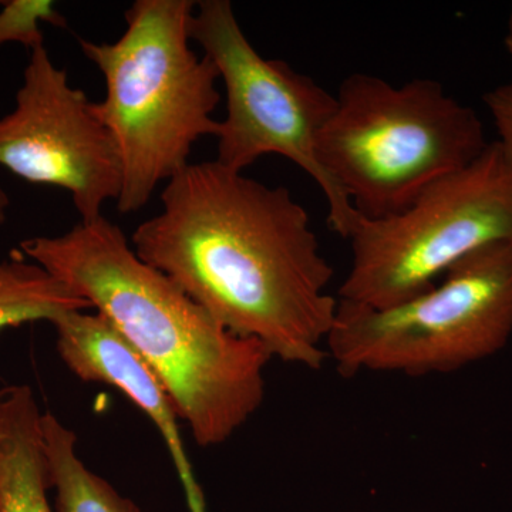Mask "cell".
<instances>
[{
  "mask_svg": "<svg viewBox=\"0 0 512 512\" xmlns=\"http://www.w3.org/2000/svg\"><path fill=\"white\" fill-rule=\"evenodd\" d=\"M10 205L9 195L0 187V225L5 224L6 217H8V210Z\"/></svg>",
  "mask_w": 512,
  "mask_h": 512,
  "instance_id": "cell-15",
  "label": "cell"
},
{
  "mask_svg": "<svg viewBox=\"0 0 512 512\" xmlns=\"http://www.w3.org/2000/svg\"><path fill=\"white\" fill-rule=\"evenodd\" d=\"M89 309V302L18 252L0 261V332L36 320L50 322L60 313Z\"/></svg>",
  "mask_w": 512,
  "mask_h": 512,
  "instance_id": "cell-12",
  "label": "cell"
},
{
  "mask_svg": "<svg viewBox=\"0 0 512 512\" xmlns=\"http://www.w3.org/2000/svg\"><path fill=\"white\" fill-rule=\"evenodd\" d=\"M511 338L512 242H500L409 301L370 308L339 299L325 348L342 376L420 377L458 372L497 355Z\"/></svg>",
  "mask_w": 512,
  "mask_h": 512,
  "instance_id": "cell-5",
  "label": "cell"
},
{
  "mask_svg": "<svg viewBox=\"0 0 512 512\" xmlns=\"http://www.w3.org/2000/svg\"><path fill=\"white\" fill-rule=\"evenodd\" d=\"M16 252L109 320L156 373L198 446L224 444L261 409L269 350L229 332L141 261L104 215L59 237L26 239Z\"/></svg>",
  "mask_w": 512,
  "mask_h": 512,
  "instance_id": "cell-2",
  "label": "cell"
},
{
  "mask_svg": "<svg viewBox=\"0 0 512 512\" xmlns=\"http://www.w3.org/2000/svg\"><path fill=\"white\" fill-rule=\"evenodd\" d=\"M0 5V46L19 43L32 52L45 45L43 23L67 28L66 18L49 0H9Z\"/></svg>",
  "mask_w": 512,
  "mask_h": 512,
  "instance_id": "cell-13",
  "label": "cell"
},
{
  "mask_svg": "<svg viewBox=\"0 0 512 512\" xmlns=\"http://www.w3.org/2000/svg\"><path fill=\"white\" fill-rule=\"evenodd\" d=\"M340 301L387 308L429 291L464 258L512 242V167L497 143L390 217H359Z\"/></svg>",
  "mask_w": 512,
  "mask_h": 512,
  "instance_id": "cell-6",
  "label": "cell"
},
{
  "mask_svg": "<svg viewBox=\"0 0 512 512\" xmlns=\"http://www.w3.org/2000/svg\"><path fill=\"white\" fill-rule=\"evenodd\" d=\"M190 37L214 64L227 94V114L217 133L218 163L244 173L259 158H288L322 190L330 228L348 239L360 215L319 157L320 134L335 110V96L284 60L259 55L229 0L197 2Z\"/></svg>",
  "mask_w": 512,
  "mask_h": 512,
  "instance_id": "cell-7",
  "label": "cell"
},
{
  "mask_svg": "<svg viewBox=\"0 0 512 512\" xmlns=\"http://www.w3.org/2000/svg\"><path fill=\"white\" fill-rule=\"evenodd\" d=\"M163 210L131 245L229 332L274 359L320 370L339 299L309 212L215 161L188 164L161 192Z\"/></svg>",
  "mask_w": 512,
  "mask_h": 512,
  "instance_id": "cell-1",
  "label": "cell"
},
{
  "mask_svg": "<svg viewBox=\"0 0 512 512\" xmlns=\"http://www.w3.org/2000/svg\"><path fill=\"white\" fill-rule=\"evenodd\" d=\"M0 167L69 191L82 221L96 220L107 202L119 200L120 160L109 131L45 45L30 52L15 109L0 117Z\"/></svg>",
  "mask_w": 512,
  "mask_h": 512,
  "instance_id": "cell-8",
  "label": "cell"
},
{
  "mask_svg": "<svg viewBox=\"0 0 512 512\" xmlns=\"http://www.w3.org/2000/svg\"><path fill=\"white\" fill-rule=\"evenodd\" d=\"M335 99L319 138L320 163L357 214L369 220L406 210L490 146L476 111L436 80L394 86L353 73Z\"/></svg>",
  "mask_w": 512,
  "mask_h": 512,
  "instance_id": "cell-4",
  "label": "cell"
},
{
  "mask_svg": "<svg viewBox=\"0 0 512 512\" xmlns=\"http://www.w3.org/2000/svg\"><path fill=\"white\" fill-rule=\"evenodd\" d=\"M504 43L508 53L512 56V8L510 18H508L507 33H505Z\"/></svg>",
  "mask_w": 512,
  "mask_h": 512,
  "instance_id": "cell-16",
  "label": "cell"
},
{
  "mask_svg": "<svg viewBox=\"0 0 512 512\" xmlns=\"http://www.w3.org/2000/svg\"><path fill=\"white\" fill-rule=\"evenodd\" d=\"M50 323L56 330L57 353L74 376L116 387L150 417L173 458L188 510L207 512L181 437L180 417L153 369L100 313L69 311Z\"/></svg>",
  "mask_w": 512,
  "mask_h": 512,
  "instance_id": "cell-9",
  "label": "cell"
},
{
  "mask_svg": "<svg viewBox=\"0 0 512 512\" xmlns=\"http://www.w3.org/2000/svg\"><path fill=\"white\" fill-rule=\"evenodd\" d=\"M484 103L497 128L501 153L512 167V80L485 94Z\"/></svg>",
  "mask_w": 512,
  "mask_h": 512,
  "instance_id": "cell-14",
  "label": "cell"
},
{
  "mask_svg": "<svg viewBox=\"0 0 512 512\" xmlns=\"http://www.w3.org/2000/svg\"><path fill=\"white\" fill-rule=\"evenodd\" d=\"M42 416L28 384L0 389V512H53Z\"/></svg>",
  "mask_w": 512,
  "mask_h": 512,
  "instance_id": "cell-10",
  "label": "cell"
},
{
  "mask_svg": "<svg viewBox=\"0 0 512 512\" xmlns=\"http://www.w3.org/2000/svg\"><path fill=\"white\" fill-rule=\"evenodd\" d=\"M43 444L57 512H141L130 498L86 467L77 454V437L55 414L43 413Z\"/></svg>",
  "mask_w": 512,
  "mask_h": 512,
  "instance_id": "cell-11",
  "label": "cell"
},
{
  "mask_svg": "<svg viewBox=\"0 0 512 512\" xmlns=\"http://www.w3.org/2000/svg\"><path fill=\"white\" fill-rule=\"evenodd\" d=\"M192 0H137L127 29L114 43L79 39L84 56L103 74L106 97L94 111L119 154L117 208L146 207L161 183L190 163L202 137H217L221 101L217 69L191 49Z\"/></svg>",
  "mask_w": 512,
  "mask_h": 512,
  "instance_id": "cell-3",
  "label": "cell"
}]
</instances>
